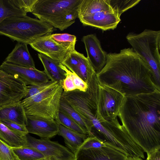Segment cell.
<instances>
[{
  "label": "cell",
  "mask_w": 160,
  "mask_h": 160,
  "mask_svg": "<svg viewBox=\"0 0 160 160\" xmlns=\"http://www.w3.org/2000/svg\"><path fill=\"white\" fill-rule=\"evenodd\" d=\"M96 75L99 84L125 96L160 91L151 70L132 48L108 53L105 65Z\"/></svg>",
  "instance_id": "obj_1"
},
{
  "label": "cell",
  "mask_w": 160,
  "mask_h": 160,
  "mask_svg": "<svg viewBox=\"0 0 160 160\" xmlns=\"http://www.w3.org/2000/svg\"><path fill=\"white\" fill-rule=\"evenodd\" d=\"M118 117L144 152L160 148V91L125 96Z\"/></svg>",
  "instance_id": "obj_2"
},
{
  "label": "cell",
  "mask_w": 160,
  "mask_h": 160,
  "mask_svg": "<svg viewBox=\"0 0 160 160\" xmlns=\"http://www.w3.org/2000/svg\"><path fill=\"white\" fill-rule=\"evenodd\" d=\"M81 0H38L32 13L39 19L63 31L78 18Z\"/></svg>",
  "instance_id": "obj_3"
},
{
  "label": "cell",
  "mask_w": 160,
  "mask_h": 160,
  "mask_svg": "<svg viewBox=\"0 0 160 160\" xmlns=\"http://www.w3.org/2000/svg\"><path fill=\"white\" fill-rule=\"evenodd\" d=\"M54 30L47 22L27 15L9 17L0 23V35L27 45L41 37L52 34Z\"/></svg>",
  "instance_id": "obj_4"
},
{
  "label": "cell",
  "mask_w": 160,
  "mask_h": 160,
  "mask_svg": "<svg viewBox=\"0 0 160 160\" xmlns=\"http://www.w3.org/2000/svg\"><path fill=\"white\" fill-rule=\"evenodd\" d=\"M90 135L119 149L125 153L128 158L138 157L144 158V152L120 124L118 118L101 122L97 119L94 120Z\"/></svg>",
  "instance_id": "obj_5"
},
{
  "label": "cell",
  "mask_w": 160,
  "mask_h": 160,
  "mask_svg": "<svg viewBox=\"0 0 160 160\" xmlns=\"http://www.w3.org/2000/svg\"><path fill=\"white\" fill-rule=\"evenodd\" d=\"M126 38L151 70L160 90V31L145 29L139 33L130 32Z\"/></svg>",
  "instance_id": "obj_6"
},
{
  "label": "cell",
  "mask_w": 160,
  "mask_h": 160,
  "mask_svg": "<svg viewBox=\"0 0 160 160\" xmlns=\"http://www.w3.org/2000/svg\"><path fill=\"white\" fill-rule=\"evenodd\" d=\"M63 91L59 82L54 86L21 101L26 116L54 120L58 124L59 107Z\"/></svg>",
  "instance_id": "obj_7"
},
{
  "label": "cell",
  "mask_w": 160,
  "mask_h": 160,
  "mask_svg": "<svg viewBox=\"0 0 160 160\" xmlns=\"http://www.w3.org/2000/svg\"><path fill=\"white\" fill-rule=\"evenodd\" d=\"M97 119L100 122L117 118L125 96L117 90L98 83Z\"/></svg>",
  "instance_id": "obj_8"
},
{
  "label": "cell",
  "mask_w": 160,
  "mask_h": 160,
  "mask_svg": "<svg viewBox=\"0 0 160 160\" xmlns=\"http://www.w3.org/2000/svg\"><path fill=\"white\" fill-rule=\"evenodd\" d=\"M27 86L19 78L0 69V107L24 98Z\"/></svg>",
  "instance_id": "obj_9"
},
{
  "label": "cell",
  "mask_w": 160,
  "mask_h": 160,
  "mask_svg": "<svg viewBox=\"0 0 160 160\" xmlns=\"http://www.w3.org/2000/svg\"><path fill=\"white\" fill-rule=\"evenodd\" d=\"M23 147L35 149L50 160H74L75 155L67 148L49 139H37L28 133Z\"/></svg>",
  "instance_id": "obj_10"
},
{
  "label": "cell",
  "mask_w": 160,
  "mask_h": 160,
  "mask_svg": "<svg viewBox=\"0 0 160 160\" xmlns=\"http://www.w3.org/2000/svg\"><path fill=\"white\" fill-rule=\"evenodd\" d=\"M35 50L61 63L73 50L55 41L51 35L41 37L29 44Z\"/></svg>",
  "instance_id": "obj_11"
},
{
  "label": "cell",
  "mask_w": 160,
  "mask_h": 160,
  "mask_svg": "<svg viewBox=\"0 0 160 160\" xmlns=\"http://www.w3.org/2000/svg\"><path fill=\"white\" fill-rule=\"evenodd\" d=\"M0 69L19 78L27 86L45 83L50 81L44 71H40L36 68L21 67L4 61L0 66Z\"/></svg>",
  "instance_id": "obj_12"
},
{
  "label": "cell",
  "mask_w": 160,
  "mask_h": 160,
  "mask_svg": "<svg viewBox=\"0 0 160 160\" xmlns=\"http://www.w3.org/2000/svg\"><path fill=\"white\" fill-rule=\"evenodd\" d=\"M127 155L113 146L79 149L74 160H127Z\"/></svg>",
  "instance_id": "obj_13"
},
{
  "label": "cell",
  "mask_w": 160,
  "mask_h": 160,
  "mask_svg": "<svg viewBox=\"0 0 160 160\" xmlns=\"http://www.w3.org/2000/svg\"><path fill=\"white\" fill-rule=\"evenodd\" d=\"M82 41L87 52V58L97 74L105 65L108 53L102 48L100 42L95 34L83 36Z\"/></svg>",
  "instance_id": "obj_14"
},
{
  "label": "cell",
  "mask_w": 160,
  "mask_h": 160,
  "mask_svg": "<svg viewBox=\"0 0 160 160\" xmlns=\"http://www.w3.org/2000/svg\"><path fill=\"white\" fill-rule=\"evenodd\" d=\"M26 127L28 133L41 138L49 139L58 134V124L54 120L40 117L26 116Z\"/></svg>",
  "instance_id": "obj_15"
},
{
  "label": "cell",
  "mask_w": 160,
  "mask_h": 160,
  "mask_svg": "<svg viewBox=\"0 0 160 160\" xmlns=\"http://www.w3.org/2000/svg\"><path fill=\"white\" fill-rule=\"evenodd\" d=\"M61 63L86 82L88 78L96 73L87 58L75 50L69 53Z\"/></svg>",
  "instance_id": "obj_16"
},
{
  "label": "cell",
  "mask_w": 160,
  "mask_h": 160,
  "mask_svg": "<svg viewBox=\"0 0 160 160\" xmlns=\"http://www.w3.org/2000/svg\"><path fill=\"white\" fill-rule=\"evenodd\" d=\"M79 18L84 25L103 31L114 29L121 20L120 17L113 11H102Z\"/></svg>",
  "instance_id": "obj_17"
},
{
  "label": "cell",
  "mask_w": 160,
  "mask_h": 160,
  "mask_svg": "<svg viewBox=\"0 0 160 160\" xmlns=\"http://www.w3.org/2000/svg\"><path fill=\"white\" fill-rule=\"evenodd\" d=\"M5 61L16 65L29 68H36L27 44L18 42Z\"/></svg>",
  "instance_id": "obj_18"
},
{
  "label": "cell",
  "mask_w": 160,
  "mask_h": 160,
  "mask_svg": "<svg viewBox=\"0 0 160 160\" xmlns=\"http://www.w3.org/2000/svg\"><path fill=\"white\" fill-rule=\"evenodd\" d=\"M3 120L25 125L27 117L20 101L0 107V121Z\"/></svg>",
  "instance_id": "obj_19"
},
{
  "label": "cell",
  "mask_w": 160,
  "mask_h": 160,
  "mask_svg": "<svg viewBox=\"0 0 160 160\" xmlns=\"http://www.w3.org/2000/svg\"><path fill=\"white\" fill-rule=\"evenodd\" d=\"M38 54L43 65L44 71L50 80L59 82L66 78V73L59 66V62L42 53Z\"/></svg>",
  "instance_id": "obj_20"
},
{
  "label": "cell",
  "mask_w": 160,
  "mask_h": 160,
  "mask_svg": "<svg viewBox=\"0 0 160 160\" xmlns=\"http://www.w3.org/2000/svg\"><path fill=\"white\" fill-rule=\"evenodd\" d=\"M109 11H113L109 0H81L78 10V18Z\"/></svg>",
  "instance_id": "obj_21"
},
{
  "label": "cell",
  "mask_w": 160,
  "mask_h": 160,
  "mask_svg": "<svg viewBox=\"0 0 160 160\" xmlns=\"http://www.w3.org/2000/svg\"><path fill=\"white\" fill-rule=\"evenodd\" d=\"M58 127V134L63 138L66 145L75 155L88 135L75 132L60 124Z\"/></svg>",
  "instance_id": "obj_22"
},
{
  "label": "cell",
  "mask_w": 160,
  "mask_h": 160,
  "mask_svg": "<svg viewBox=\"0 0 160 160\" xmlns=\"http://www.w3.org/2000/svg\"><path fill=\"white\" fill-rule=\"evenodd\" d=\"M0 139L11 148L23 147L26 143L25 136L15 133L0 122Z\"/></svg>",
  "instance_id": "obj_23"
},
{
  "label": "cell",
  "mask_w": 160,
  "mask_h": 160,
  "mask_svg": "<svg viewBox=\"0 0 160 160\" xmlns=\"http://www.w3.org/2000/svg\"><path fill=\"white\" fill-rule=\"evenodd\" d=\"M27 13L23 10L15 6L12 0H0V23L7 18L26 15Z\"/></svg>",
  "instance_id": "obj_24"
},
{
  "label": "cell",
  "mask_w": 160,
  "mask_h": 160,
  "mask_svg": "<svg viewBox=\"0 0 160 160\" xmlns=\"http://www.w3.org/2000/svg\"><path fill=\"white\" fill-rule=\"evenodd\" d=\"M59 111L65 114L75 121L88 135L89 130L78 114L62 97L60 102Z\"/></svg>",
  "instance_id": "obj_25"
},
{
  "label": "cell",
  "mask_w": 160,
  "mask_h": 160,
  "mask_svg": "<svg viewBox=\"0 0 160 160\" xmlns=\"http://www.w3.org/2000/svg\"><path fill=\"white\" fill-rule=\"evenodd\" d=\"M18 160H36L46 158L37 150L25 147L12 148Z\"/></svg>",
  "instance_id": "obj_26"
},
{
  "label": "cell",
  "mask_w": 160,
  "mask_h": 160,
  "mask_svg": "<svg viewBox=\"0 0 160 160\" xmlns=\"http://www.w3.org/2000/svg\"><path fill=\"white\" fill-rule=\"evenodd\" d=\"M140 0H109L113 11L120 17L121 14L138 4Z\"/></svg>",
  "instance_id": "obj_27"
},
{
  "label": "cell",
  "mask_w": 160,
  "mask_h": 160,
  "mask_svg": "<svg viewBox=\"0 0 160 160\" xmlns=\"http://www.w3.org/2000/svg\"><path fill=\"white\" fill-rule=\"evenodd\" d=\"M52 38L56 42L75 50L77 41L75 36L68 33H55L51 35Z\"/></svg>",
  "instance_id": "obj_28"
},
{
  "label": "cell",
  "mask_w": 160,
  "mask_h": 160,
  "mask_svg": "<svg viewBox=\"0 0 160 160\" xmlns=\"http://www.w3.org/2000/svg\"><path fill=\"white\" fill-rule=\"evenodd\" d=\"M58 124L61 125L78 133L88 135L73 119L59 111L58 113Z\"/></svg>",
  "instance_id": "obj_29"
},
{
  "label": "cell",
  "mask_w": 160,
  "mask_h": 160,
  "mask_svg": "<svg viewBox=\"0 0 160 160\" xmlns=\"http://www.w3.org/2000/svg\"><path fill=\"white\" fill-rule=\"evenodd\" d=\"M58 82L50 80L48 82L43 84L27 86L28 93L24 98H27L35 95L43 91L54 86Z\"/></svg>",
  "instance_id": "obj_30"
},
{
  "label": "cell",
  "mask_w": 160,
  "mask_h": 160,
  "mask_svg": "<svg viewBox=\"0 0 160 160\" xmlns=\"http://www.w3.org/2000/svg\"><path fill=\"white\" fill-rule=\"evenodd\" d=\"M110 146H113L99 140L92 135H90L85 139L79 149L97 148Z\"/></svg>",
  "instance_id": "obj_31"
},
{
  "label": "cell",
  "mask_w": 160,
  "mask_h": 160,
  "mask_svg": "<svg viewBox=\"0 0 160 160\" xmlns=\"http://www.w3.org/2000/svg\"><path fill=\"white\" fill-rule=\"evenodd\" d=\"M59 66L65 71L66 74L71 78L77 89L83 92H85L87 90V83L77 74L70 71L61 63H59Z\"/></svg>",
  "instance_id": "obj_32"
},
{
  "label": "cell",
  "mask_w": 160,
  "mask_h": 160,
  "mask_svg": "<svg viewBox=\"0 0 160 160\" xmlns=\"http://www.w3.org/2000/svg\"><path fill=\"white\" fill-rule=\"evenodd\" d=\"M0 160H18L12 148L0 139Z\"/></svg>",
  "instance_id": "obj_33"
},
{
  "label": "cell",
  "mask_w": 160,
  "mask_h": 160,
  "mask_svg": "<svg viewBox=\"0 0 160 160\" xmlns=\"http://www.w3.org/2000/svg\"><path fill=\"white\" fill-rule=\"evenodd\" d=\"M0 122L5 125L11 130L21 136L25 137L28 133L25 125H20L6 120H1Z\"/></svg>",
  "instance_id": "obj_34"
},
{
  "label": "cell",
  "mask_w": 160,
  "mask_h": 160,
  "mask_svg": "<svg viewBox=\"0 0 160 160\" xmlns=\"http://www.w3.org/2000/svg\"><path fill=\"white\" fill-rule=\"evenodd\" d=\"M38 0H12L18 8L23 10L27 13L32 12L34 5Z\"/></svg>",
  "instance_id": "obj_35"
},
{
  "label": "cell",
  "mask_w": 160,
  "mask_h": 160,
  "mask_svg": "<svg viewBox=\"0 0 160 160\" xmlns=\"http://www.w3.org/2000/svg\"><path fill=\"white\" fill-rule=\"evenodd\" d=\"M66 78L60 82L63 91L65 92H70L77 89L71 78L66 73Z\"/></svg>",
  "instance_id": "obj_36"
},
{
  "label": "cell",
  "mask_w": 160,
  "mask_h": 160,
  "mask_svg": "<svg viewBox=\"0 0 160 160\" xmlns=\"http://www.w3.org/2000/svg\"><path fill=\"white\" fill-rule=\"evenodd\" d=\"M147 154L148 157L146 160H160V148Z\"/></svg>",
  "instance_id": "obj_37"
},
{
  "label": "cell",
  "mask_w": 160,
  "mask_h": 160,
  "mask_svg": "<svg viewBox=\"0 0 160 160\" xmlns=\"http://www.w3.org/2000/svg\"><path fill=\"white\" fill-rule=\"evenodd\" d=\"M127 160H142L141 158L138 157H131L128 158Z\"/></svg>",
  "instance_id": "obj_38"
},
{
  "label": "cell",
  "mask_w": 160,
  "mask_h": 160,
  "mask_svg": "<svg viewBox=\"0 0 160 160\" xmlns=\"http://www.w3.org/2000/svg\"><path fill=\"white\" fill-rule=\"evenodd\" d=\"M36 160H50V159L47 158H45Z\"/></svg>",
  "instance_id": "obj_39"
}]
</instances>
